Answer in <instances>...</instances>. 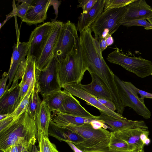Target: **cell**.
<instances>
[{
    "mask_svg": "<svg viewBox=\"0 0 152 152\" xmlns=\"http://www.w3.org/2000/svg\"><path fill=\"white\" fill-rule=\"evenodd\" d=\"M51 111L43 100L35 120L38 133L48 137V129L51 118Z\"/></svg>",
    "mask_w": 152,
    "mask_h": 152,
    "instance_id": "22",
    "label": "cell"
},
{
    "mask_svg": "<svg viewBox=\"0 0 152 152\" xmlns=\"http://www.w3.org/2000/svg\"><path fill=\"white\" fill-rule=\"evenodd\" d=\"M126 27H131L133 26H138L144 27L145 28L151 26L152 25L145 19H136L129 21L122 22L120 23Z\"/></svg>",
    "mask_w": 152,
    "mask_h": 152,
    "instance_id": "34",
    "label": "cell"
},
{
    "mask_svg": "<svg viewBox=\"0 0 152 152\" xmlns=\"http://www.w3.org/2000/svg\"><path fill=\"white\" fill-rule=\"evenodd\" d=\"M9 115V114H0V121L5 118L7 117H8Z\"/></svg>",
    "mask_w": 152,
    "mask_h": 152,
    "instance_id": "46",
    "label": "cell"
},
{
    "mask_svg": "<svg viewBox=\"0 0 152 152\" xmlns=\"http://www.w3.org/2000/svg\"><path fill=\"white\" fill-rule=\"evenodd\" d=\"M53 21V26L49 36L40 56L36 60V67L39 71L43 69L53 57V51L64 23L62 21L55 20Z\"/></svg>",
    "mask_w": 152,
    "mask_h": 152,
    "instance_id": "11",
    "label": "cell"
},
{
    "mask_svg": "<svg viewBox=\"0 0 152 152\" xmlns=\"http://www.w3.org/2000/svg\"><path fill=\"white\" fill-rule=\"evenodd\" d=\"M134 0H105L104 11L123 7L126 6Z\"/></svg>",
    "mask_w": 152,
    "mask_h": 152,
    "instance_id": "31",
    "label": "cell"
},
{
    "mask_svg": "<svg viewBox=\"0 0 152 152\" xmlns=\"http://www.w3.org/2000/svg\"><path fill=\"white\" fill-rule=\"evenodd\" d=\"M25 148L22 146L14 145L10 146L2 151L4 152H23Z\"/></svg>",
    "mask_w": 152,
    "mask_h": 152,
    "instance_id": "39",
    "label": "cell"
},
{
    "mask_svg": "<svg viewBox=\"0 0 152 152\" xmlns=\"http://www.w3.org/2000/svg\"><path fill=\"white\" fill-rule=\"evenodd\" d=\"M107 60L119 65L138 77L143 78L152 76V62L140 56L132 57L121 53L118 48L108 54Z\"/></svg>",
    "mask_w": 152,
    "mask_h": 152,
    "instance_id": "4",
    "label": "cell"
},
{
    "mask_svg": "<svg viewBox=\"0 0 152 152\" xmlns=\"http://www.w3.org/2000/svg\"><path fill=\"white\" fill-rule=\"evenodd\" d=\"M134 152V151H133ZM125 152L116 151L111 150L109 149L108 148L100 150L91 151L86 152Z\"/></svg>",
    "mask_w": 152,
    "mask_h": 152,
    "instance_id": "43",
    "label": "cell"
},
{
    "mask_svg": "<svg viewBox=\"0 0 152 152\" xmlns=\"http://www.w3.org/2000/svg\"><path fill=\"white\" fill-rule=\"evenodd\" d=\"M38 133L35 120L26 111L0 131V150L14 145L28 148L35 145Z\"/></svg>",
    "mask_w": 152,
    "mask_h": 152,
    "instance_id": "1",
    "label": "cell"
},
{
    "mask_svg": "<svg viewBox=\"0 0 152 152\" xmlns=\"http://www.w3.org/2000/svg\"><path fill=\"white\" fill-rule=\"evenodd\" d=\"M96 98L103 105L111 111L115 112V110H116L115 105L112 101L97 98Z\"/></svg>",
    "mask_w": 152,
    "mask_h": 152,
    "instance_id": "38",
    "label": "cell"
},
{
    "mask_svg": "<svg viewBox=\"0 0 152 152\" xmlns=\"http://www.w3.org/2000/svg\"><path fill=\"white\" fill-rule=\"evenodd\" d=\"M96 119L89 118L77 116L57 112H52L50 122L59 127L70 125H81L91 124Z\"/></svg>",
    "mask_w": 152,
    "mask_h": 152,
    "instance_id": "18",
    "label": "cell"
},
{
    "mask_svg": "<svg viewBox=\"0 0 152 152\" xmlns=\"http://www.w3.org/2000/svg\"><path fill=\"white\" fill-rule=\"evenodd\" d=\"M33 7L27 12L22 21L29 25L43 22L47 17V12L52 4L51 0H34Z\"/></svg>",
    "mask_w": 152,
    "mask_h": 152,
    "instance_id": "14",
    "label": "cell"
},
{
    "mask_svg": "<svg viewBox=\"0 0 152 152\" xmlns=\"http://www.w3.org/2000/svg\"><path fill=\"white\" fill-rule=\"evenodd\" d=\"M33 87L30 88L15 110L12 113L10 114L14 118H17L23 113L26 111Z\"/></svg>",
    "mask_w": 152,
    "mask_h": 152,
    "instance_id": "30",
    "label": "cell"
},
{
    "mask_svg": "<svg viewBox=\"0 0 152 152\" xmlns=\"http://www.w3.org/2000/svg\"><path fill=\"white\" fill-rule=\"evenodd\" d=\"M26 58H24L22 61L13 79L11 86L9 89L8 92H11L19 86L18 81L21 79L23 75L25 67Z\"/></svg>",
    "mask_w": 152,
    "mask_h": 152,
    "instance_id": "32",
    "label": "cell"
},
{
    "mask_svg": "<svg viewBox=\"0 0 152 152\" xmlns=\"http://www.w3.org/2000/svg\"><path fill=\"white\" fill-rule=\"evenodd\" d=\"M100 113V115L97 116L98 121L108 125L113 132L137 128H148L145 122L142 120L133 121L127 118L120 119L110 116L103 112Z\"/></svg>",
    "mask_w": 152,
    "mask_h": 152,
    "instance_id": "12",
    "label": "cell"
},
{
    "mask_svg": "<svg viewBox=\"0 0 152 152\" xmlns=\"http://www.w3.org/2000/svg\"><path fill=\"white\" fill-rule=\"evenodd\" d=\"M150 142V140L149 138H147L144 141L143 143L145 145H148Z\"/></svg>",
    "mask_w": 152,
    "mask_h": 152,
    "instance_id": "47",
    "label": "cell"
},
{
    "mask_svg": "<svg viewBox=\"0 0 152 152\" xmlns=\"http://www.w3.org/2000/svg\"><path fill=\"white\" fill-rule=\"evenodd\" d=\"M98 0H79L77 7H81L83 9L82 13L86 14L95 4Z\"/></svg>",
    "mask_w": 152,
    "mask_h": 152,
    "instance_id": "35",
    "label": "cell"
},
{
    "mask_svg": "<svg viewBox=\"0 0 152 152\" xmlns=\"http://www.w3.org/2000/svg\"><path fill=\"white\" fill-rule=\"evenodd\" d=\"M149 133L150 132L148 130V129H146L141 134L140 139L141 140L143 143L145 140L148 138Z\"/></svg>",
    "mask_w": 152,
    "mask_h": 152,
    "instance_id": "41",
    "label": "cell"
},
{
    "mask_svg": "<svg viewBox=\"0 0 152 152\" xmlns=\"http://www.w3.org/2000/svg\"><path fill=\"white\" fill-rule=\"evenodd\" d=\"M98 41L101 51L102 53L107 47L106 43L105 38H101L99 39V40Z\"/></svg>",
    "mask_w": 152,
    "mask_h": 152,
    "instance_id": "40",
    "label": "cell"
},
{
    "mask_svg": "<svg viewBox=\"0 0 152 152\" xmlns=\"http://www.w3.org/2000/svg\"><path fill=\"white\" fill-rule=\"evenodd\" d=\"M18 4L21 2L20 5L16 6L15 4L12 11L15 16H17L22 20L25 17L28 11L32 8L34 0H18Z\"/></svg>",
    "mask_w": 152,
    "mask_h": 152,
    "instance_id": "28",
    "label": "cell"
},
{
    "mask_svg": "<svg viewBox=\"0 0 152 152\" xmlns=\"http://www.w3.org/2000/svg\"><path fill=\"white\" fill-rule=\"evenodd\" d=\"M70 93L64 90L47 95L43 97L45 102L51 111L58 110L61 106L65 98Z\"/></svg>",
    "mask_w": 152,
    "mask_h": 152,
    "instance_id": "25",
    "label": "cell"
},
{
    "mask_svg": "<svg viewBox=\"0 0 152 152\" xmlns=\"http://www.w3.org/2000/svg\"><path fill=\"white\" fill-rule=\"evenodd\" d=\"M108 148L110 150L125 152H133L132 148L125 141L111 132V136Z\"/></svg>",
    "mask_w": 152,
    "mask_h": 152,
    "instance_id": "27",
    "label": "cell"
},
{
    "mask_svg": "<svg viewBox=\"0 0 152 152\" xmlns=\"http://www.w3.org/2000/svg\"><path fill=\"white\" fill-rule=\"evenodd\" d=\"M37 152H42L41 151H38Z\"/></svg>",
    "mask_w": 152,
    "mask_h": 152,
    "instance_id": "49",
    "label": "cell"
},
{
    "mask_svg": "<svg viewBox=\"0 0 152 152\" xmlns=\"http://www.w3.org/2000/svg\"><path fill=\"white\" fill-rule=\"evenodd\" d=\"M105 0H98L94 6L85 14L81 13L78 17L77 29L80 33L91 27L103 12Z\"/></svg>",
    "mask_w": 152,
    "mask_h": 152,
    "instance_id": "19",
    "label": "cell"
},
{
    "mask_svg": "<svg viewBox=\"0 0 152 152\" xmlns=\"http://www.w3.org/2000/svg\"><path fill=\"white\" fill-rule=\"evenodd\" d=\"M39 151L42 152H59L56 145L51 142L47 137L42 134H38Z\"/></svg>",
    "mask_w": 152,
    "mask_h": 152,
    "instance_id": "29",
    "label": "cell"
},
{
    "mask_svg": "<svg viewBox=\"0 0 152 152\" xmlns=\"http://www.w3.org/2000/svg\"><path fill=\"white\" fill-rule=\"evenodd\" d=\"M38 85L36 82L34 85L26 112L35 120L42 102L39 94Z\"/></svg>",
    "mask_w": 152,
    "mask_h": 152,
    "instance_id": "26",
    "label": "cell"
},
{
    "mask_svg": "<svg viewBox=\"0 0 152 152\" xmlns=\"http://www.w3.org/2000/svg\"><path fill=\"white\" fill-rule=\"evenodd\" d=\"M149 98L152 99V94H151V96Z\"/></svg>",
    "mask_w": 152,
    "mask_h": 152,
    "instance_id": "48",
    "label": "cell"
},
{
    "mask_svg": "<svg viewBox=\"0 0 152 152\" xmlns=\"http://www.w3.org/2000/svg\"><path fill=\"white\" fill-rule=\"evenodd\" d=\"M13 48L10 67L8 72L9 80L7 86L9 89L20 63L25 56H27L28 48V42H18L14 44Z\"/></svg>",
    "mask_w": 152,
    "mask_h": 152,
    "instance_id": "15",
    "label": "cell"
},
{
    "mask_svg": "<svg viewBox=\"0 0 152 152\" xmlns=\"http://www.w3.org/2000/svg\"><path fill=\"white\" fill-rule=\"evenodd\" d=\"M8 79L9 75L8 72H4L0 81V99L8 92L9 89L6 85Z\"/></svg>",
    "mask_w": 152,
    "mask_h": 152,
    "instance_id": "36",
    "label": "cell"
},
{
    "mask_svg": "<svg viewBox=\"0 0 152 152\" xmlns=\"http://www.w3.org/2000/svg\"><path fill=\"white\" fill-rule=\"evenodd\" d=\"M35 83L33 84H31L27 83L20 81V83H19V92L17 102V107L30 88L33 87Z\"/></svg>",
    "mask_w": 152,
    "mask_h": 152,
    "instance_id": "33",
    "label": "cell"
},
{
    "mask_svg": "<svg viewBox=\"0 0 152 152\" xmlns=\"http://www.w3.org/2000/svg\"><path fill=\"white\" fill-rule=\"evenodd\" d=\"M106 44L107 47L112 45L114 43V40L112 35H108L105 38Z\"/></svg>",
    "mask_w": 152,
    "mask_h": 152,
    "instance_id": "42",
    "label": "cell"
},
{
    "mask_svg": "<svg viewBox=\"0 0 152 152\" xmlns=\"http://www.w3.org/2000/svg\"><path fill=\"white\" fill-rule=\"evenodd\" d=\"M19 92V86L10 92H7L0 99V114H11L17 108Z\"/></svg>",
    "mask_w": 152,
    "mask_h": 152,
    "instance_id": "23",
    "label": "cell"
},
{
    "mask_svg": "<svg viewBox=\"0 0 152 152\" xmlns=\"http://www.w3.org/2000/svg\"><path fill=\"white\" fill-rule=\"evenodd\" d=\"M49 136H52L61 141H69L74 145L81 143L85 139L80 134L70 130L58 127L50 122Z\"/></svg>",
    "mask_w": 152,
    "mask_h": 152,
    "instance_id": "21",
    "label": "cell"
},
{
    "mask_svg": "<svg viewBox=\"0 0 152 152\" xmlns=\"http://www.w3.org/2000/svg\"><path fill=\"white\" fill-rule=\"evenodd\" d=\"M54 112L97 120V116H94L88 112L70 93L64 99L59 110Z\"/></svg>",
    "mask_w": 152,
    "mask_h": 152,
    "instance_id": "17",
    "label": "cell"
},
{
    "mask_svg": "<svg viewBox=\"0 0 152 152\" xmlns=\"http://www.w3.org/2000/svg\"><path fill=\"white\" fill-rule=\"evenodd\" d=\"M86 70L79 37L72 51L64 58L57 59L56 71L59 84L61 88L66 85L81 84Z\"/></svg>",
    "mask_w": 152,
    "mask_h": 152,
    "instance_id": "2",
    "label": "cell"
},
{
    "mask_svg": "<svg viewBox=\"0 0 152 152\" xmlns=\"http://www.w3.org/2000/svg\"><path fill=\"white\" fill-rule=\"evenodd\" d=\"M147 20L152 25L151 26L147 28H145V29L146 30H152V15L147 19Z\"/></svg>",
    "mask_w": 152,
    "mask_h": 152,
    "instance_id": "45",
    "label": "cell"
},
{
    "mask_svg": "<svg viewBox=\"0 0 152 152\" xmlns=\"http://www.w3.org/2000/svg\"><path fill=\"white\" fill-rule=\"evenodd\" d=\"M114 79L118 93L124 107L132 108L139 115L145 119L151 117V113L146 106L144 99L127 86L115 74Z\"/></svg>",
    "mask_w": 152,
    "mask_h": 152,
    "instance_id": "6",
    "label": "cell"
},
{
    "mask_svg": "<svg viewBox=\"0 0 152 152\" xmlns=\"http://www.w3.org/2000/svg\"><path fill=\"white\" fill-rule=\"evenodd\" d=\"M36 58L33 56H27L25 69L21 82L33 84L37 82L40 71L37 68Z\"/></svg>",
    "mask_w": 152,
    "mask_h": 152,
    "instance_id": "24",
    "label": "cell"
},
{
    "mask_svg": "<svg viewBox=\"0 0 152 152\" xmlns=\"http://www.w3.org/2000/svg\"><path fill=\"white\" fill-rule=\"evenodd\" d=\"M38 151L36 145H32L28 148H25L23 152H37Z\"/></svg>",
    "mask_w": 152,
    "mask_h": 152,
    "instance_id": "44",
    "label": "cell"
},
{
    "mask_svg": "<svg viewBox=\"0 0 152 152\" xmlns=\"http://www.w3.org/2000/svg\"><path fill=\"white\" fill-rule=\"evenodd\" d=\"M91 82L88 84H79L84 90L94 96L113 102V98L107 86L96 74L90 73Z\"/></svg>",
    "mask_w": 152,
    "mask_h": 152,
    "instance_id": "16",
    "label": "cell"
},
{
    "mask_svg": "<svg viewBox=\"0 0 152 152\" xmlns=\"http://www.w3.org/2000/svg\"><path fill=\"white\" fill-rule=\"evenodd\" d=\"M120 23L136 19H147L152 15V7L145 0H134L126 6Z\"/></svg>",
    "mask_w": 152,
    "mask_h": 152,
    "instance_id": "13",
    "label": "cell"
},
{
    "mask_svg": "<svg viewBox=\"0 0 152 152\" xmlns=\"http://www.w3.org/2000/svg\"><path fill=\"white\" fill-rule=\"evenodd\" d=\"M147 129L137 128L113 132L115 136L126 142L134 151L143 149L145 145L140 139L141 134Z\"/></svg>",
    "mask_w": 152,
    "mask_h": 152,
    "instance_id": "20",
    "label": "cell"
},
{
    "mask_svg": "<svg viewBox=\"0 0 152 152\" xmlns=\"http://www.w3.org/2000/svg\"><path fill=\"white\" fill-rule=\"evenodd\" d=\"M75 24L70 20L63 23L53 53L57 59L64 58L72 50L79 37Z\"/></svg>",
    "mask_w": 152,
    "mask_h": 152,
    "instance_id": "7",
    "label": "cell"
},
{
    "mask_svg": "<svg viewBox=\"0 0 152 152\" xmlns=\"http://www.w3.org/2000/svg\"><path fill=\"white\" fill-rule=\"evenodd\" d=\"M61 128L75 132L85 139L84 142L74 145L77 148L83 152L108 148L111 132L104 128L102 127L95 128L91 123L81 125H70Z\"/></svg>",
    "mask_w": 152,
    "mask_h": 152,
    "instance_id": "3",
    "label": "cell"
},
{
    "mask_svg": "<svg viewBox=\"0 0 152 152\" xmlns=\"http://www.w3.org/2000/svg\"><path fill=\"white\" fill-rule=\"evenodd\" d=\"M56 59L53 56L47 65L40 71L37 83L39 93L43 97L61 90L58 81Z\"/></svg>",
    "mask_w": 152,
    "mask_h": 152,
    "instance_id": "8",
    "label": "cell"
},
{
    "mask_svg": "<svg viewBox=\"0 0 152 152\" xmlns=\"http://www.w3.org/2000/svg\"><path fill=\"white\" fill-rule=\"evenodd\" d=\"M126 10L125 6L104 11L90 27L95 38H105L115 32L121 25L120 22Z\"/></svg>",
    "mask_w": 152,
    "mask_h": 152,
    "instance_id": "5",
    "label": "cell"
},
{
    "mask_svg": "<svg viewBox=\"0 0 152 152\" xmlns=\"http://www.w3.org/2000/svg\"><path fill=\"white\" fill-rule=\"evenodd\" d=\"M123 82L125 85L133 91L136 94H140L141 96L140 97L141 98L143 99L150 98L151 96V93L138 88L130 82L124 81H123Z\"/></svg>",
    "mask_w": 152,
    "mask_h": 152,
    "instance_id": "37",
    "label": "cell"
},
{
    "mask_svg": "<svg viewBox=\"0 0 152 152\" xmlns=\"http://www.w3.org/2000/svg\"><path fill=\"white\" fill-rule=\"evenodd\" d=\"M62 88L70 93L73 96L77 97L86 102V104L97 109L100 112H102L112 117L120 119L126 118L122 115L113 112L104 106L96 98L83 89L78 84H70L63 86Z\"/></svg>",
    "mask_w": 152,
    "mask_h": 152,
    "instance_id": "10",
    "label": "cell"
},
{
    "mask_svg": "<svg viewBox=\"0 0 152 152\" xmlns=\"http://www.w3.org/2000/svg\"><path fill=\"white\" fill-rule=\"evenodd\" d=\"M54 21L38 25L31 32L28 41L27 56L37 59L40 56L51 31Z\"/></svg>",
    "mask_w": 152,
    "mask_h": 152,
    "instance_id": "9",
    "label": "cell"
}]
</instances>
